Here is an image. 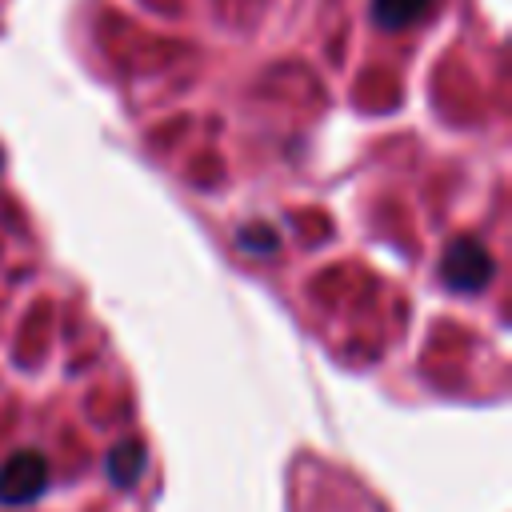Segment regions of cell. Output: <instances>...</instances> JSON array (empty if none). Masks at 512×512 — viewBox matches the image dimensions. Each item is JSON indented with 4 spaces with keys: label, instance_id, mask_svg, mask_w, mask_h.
<instances>
[{
    "label": "cell",
    "instance_id": "6da1fadb",
    "mask_svg": "<svg viewBox=\"0 0 512 512\" xmlns=\"http://www.w3.org/2000/svg\"><path fill=\"white\" fill-rule=\"evenodd\" d=\"M492 276H496V260H492V252H488L476 236H456V240L444 248L440 280H444L452 292H476V288H484Z\"/></svg>",
    "mask_w": 512,
    "mask_h": 512
},
{
    "label": "cell",
    "instance_id": "7a4b0ae2",
    "mask_svg": "<svg viewBox=\"0 0 512 512\" xmlns=\"http://www.w3.org/2000/svg\"><path fill=\"white\" fill-rule=\"evenodd\" d=\"M48 488V460L32 448L0 464V504H32Z\"/></svg>",
    "mask_w": 512,
    "mask_h": 512
},
{
    "label": "cell",
    "instance_id": "3957f363",
    "mask_svg": "<svg viewBox=\"0 0 512 512\" xmlns=\"http://www.w3.org/2000/svg\"><path fill=\"white\" fill-rule=\"evenodd\" d=\"M144 464H148V452H144L140 440H120V444L108 452V476H112L120 488L136 484L140 472H144Z\"/></svg>",
    "mask_w": 512,
    "mask_h": 512
},
{
    "label": "cell",
    "instance_id": "277c9868",
    "mask_svg": "<svg viewBox=\"0 0 512 512\" xmlns=\"http://www.w3.org/2000/svg\"><path fill=\"white\" fill-rule=\"evenodd\" d=\"M436 0H372V20L388 32L408 28L412 20H420Z\"/></svg>",
    "mask_w": 512,
    "mask_h": 512
},
{
    "label": "cell",
    "instance_id": "5b68a950",
    "mask_svg": "<svg viewBox=\"0 0 512 512\" xmlns=\"http://www.w3.org/2000/svg\"><path fill=\"white\" fill-rule=\"evenodd\" d=\"M236 244H240L244 252H256V256H272V252L280 248V232L268 228V224H244V228L236 232Z\"/></svg>",
    "mask_w": 512,
    "mask_h": 512
}]
</instances>
